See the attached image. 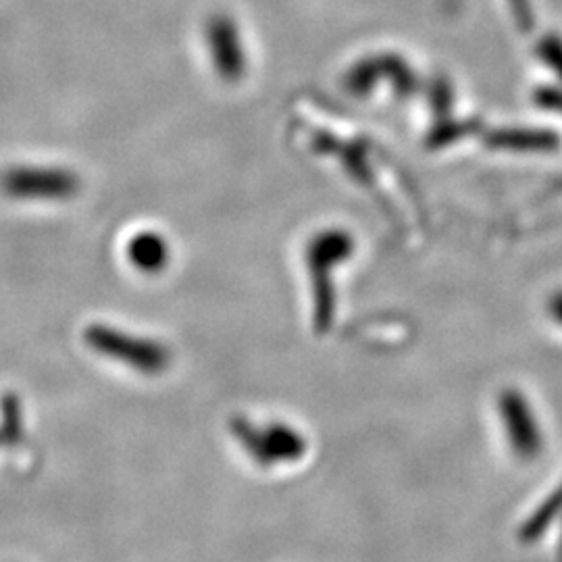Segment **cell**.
Instances as JSON below:
<instances>
[{
    "instance_id": "obj_1",
    "label": "cell",
    "mask_w": 562,
    "mask_h": 562,
    "mask_svg": "<svg viewBox=\"0 0 562 562\" xmlns=\"http://www.w3.org/2000/svg\"><path fill=\"white\" fill-rule=\"evenodd\" d=\"M86 342L98 354L107 356L111 361H119L144 375H159L169 367V350H165L159 342L142 340L107 325L88 327Z\"/></svg>"
},
{
    "instance_id": "obj_5",
    "label": "cell",
    "mask_w": 562,
    "mask_h": 562,
    "mask_svg": "<svg viewBox=\"0 0 562 562\" xmlns=\"http://www.w3.org/2000/svg\"><path fill=\"white\" fill-rule=\"evenodd\" d=\"M127 259L144 273H157L169 261V246L155 232H140L127 244Z\"/></svg>"
},
{
    "instance_id": "obj_4",
    "label": "cell",
    "mask_w": 562,
    "mask_h": 562,
    "mask_svg": "<svg viewBox=\"0 0 562 562\" xmlns=\"http://www.w3.org/2000/svg\"><path fill=\"white\" fill-rule=\"evenodd\" d=\"M502 415L508 442L513 446L515 454L523 458V461H533L542 448V436L527 402L517 394H508L502 400Z\"/></svg>"
},
{
    "instance_id": "obj_2",
    "label": "cell",
    "mask_w": 562,
    "mask_h": 562,
    "mask_svg": "<svg viewBox=\"0 0 562 562\" xmlns=\"http://www.w3.org/2000/svg\"><path fill=\"white\" fill-rule=\"evenodd\" d=\"M3 190L13 198L63 200L80 190V182L71 171L48 167H19L3 177Z\"/></svg>"
},
{
    "instance_id": "obj_3",
    "label": "cell",
    "mask_w": 562,
    "mask_h": 562,
    "mask_svg": "<svg viewBox=\"0 0 562 562\" xmlns=\"http://www.w3.org/2000/svg\"><path fill=\"white\" fill-rule=\"evenodd\" d=\"M240 442L259 465H273L279 461H298L304 452V442L290 427L271 425L257 431L248 425L236 423Z\"/></svg>"
}]
</instances>
